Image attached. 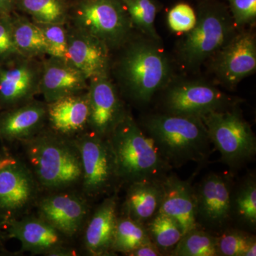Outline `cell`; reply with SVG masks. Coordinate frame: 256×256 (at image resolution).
I'll use <instances>...</instances> for the list:
<instances>
[{
  "label": "cell",
  "instance_id": "obj_1",
  "mask_svg": "<svg viewBox=\"0 0 256 256\" xmlns=\"http://www.w3.org/2000/svg\"><path fill=\"white\" fill-rule=\"evenodd\" d=\"M154 42L132 36L112 54L111 78L121 96L138 104H149L171 78L169 60Z\"/></svg>",
  "mask_w": 256,
  "mask_h": 256
},
{
  "label": "cell",
  "instance_id": "obj_2",
  "mask_svg": "<svg viewBox=\"0 0 256 256\" xmlns=\"http://www.w3.org/2000/svg\"><path fill=\"white\" fill-rule=\"evenodd\" d=\"M18 144L42 193L80 190L82 161L75 140L46 127Z\"/></svg>",
  "mask_w": 256,
  "mask_h": 256
},
{
  "label": "cell",
  "instance_id": "obj_3",
  "mask_svg": "<svg viewBox=\"0 0 256 256\" xmlns=\"http://www.w3.org/2000/svg\"><path fill=\"white\" fill-rule=\"evenodd\" d=\"M108 139L122 188L138 182L163 181L173 170L130 112Z\"/></svg>",
  "mask_w": 256,
  "mask_h": 256
},
{
  "label": "cell",
  "instance_id": "obj_4",
  "mask_svg": "<svg viewBox=\"0 0 256 256\" xmlns=\"http://www.w3.org/2000/svg\"><path fill=\"white\" fill-rule=\"evenodd\" d=\"M142 127L173 169L210 158L212 144L200 118L164 112L146 118Z\"/></svg>",
  "mask_w": 256,
  "mask_h": 256
},
{
  "label": "cell",
  "instance_id": "obj_5",
  "mask_svg": "<svg viewBox=\"0 0 256 256\" xmlns=\"http://www.w3.org/2000/svg\"><path fill=\"white\" fill-rule=\"evenodd\" d=\"M66 24L95 37L112 53L132 38L134 28L121 0H75Z\"/></svg>",
  "mask_w": 256,
  "mask_h": 256
},
{
  "label": "cell",
  "instance_id": "obj_6",
  "mask_svg": "<svg viewBox=\"0 0 256 256\" xmlns=\"http://www.w3.org/2000/svg\"><path fill=\"white\" fill-rule=\"evenodd\" d=\"M22 154L0 148V220L5 224L32 213L42 195Z\"/></svg>",
  "mask_w": 256,
  "mask_h": 256
},
{
  "label": "cell",
  "instance_id": "obj_7",
  "mask_svg": "<svg viewBox=\"0 0 256 256\" xmlns=\"http://www.w3.org/2000/svg\"><path fill=\"white\" fill-rule=\"evenodd\" d=\"M74 140L82 161L80 192L92 203L118 192L122 185L108 138L88 130Z\"/></svg>",
  "mask_w": 256,
  "mask_h": 256
},
{
  "label": "cell",
  "instance_id": "obj_8",
  "mask_svg": "<svg viewBox=\"0 0 256 256\" xmlns=\"http://www.w3.org/2000/svg\"><path fill=\"white\" fill-rule=\"evenodd\" d=\"M201 119L210 142L220 152L222 162L230 169H240L254 159L256 136L236 108L212 112Z\"/></svg>",
  "mask_w": 256,
  "mask_h": 256
},
{
  "label": "cell",
  "instance_id": "obj_9",
  "mask_svg": "<svg viewBox=\"0 0 256 256\" xmlns=\"http://www.w3.org/2000/svg\"><path fill=\"white\" fill-rule=\"evenodd\" d=\"M233 20L220 6H204L193 30L186 33L180 47L184 64L196 68L214 56L236 34Z\"/></svg>",
  "mask_w": 256,
  "mask_h": 256
},
{
  "label": "cell",
  "instance_id": "obj_10",
  "mask_svg": "<svg viewBox=\"0 0 256 256\" xmlns=\"http://www.w3.org/2000/svg\"><path fill=\"white\" fill-rule=\"evenodd\" d=\"M92 204L80 190H65L42 194L35 210L38 216L74 240L82 234Z\"/></svg>",
  "mask_w": 256,
  "mask_h": 256
},
{
  "label": "cell",
  "instance_id": "obj_11",
  "mask_svg": "<svg viewBox=\"0 0 256 256\" xmlns=\"http://www.w3.org/2000/svg\"><path fill=\"white\" fill-rule=\"evenodd\" d=\"M8 238L21 242L20 252L33 256H74L78 255L72 246L73 240L32 213L5 224Z\"/></svg>",
  "mask_w": 256,
  "mask_h": 256
},
{
  "label": "cell",
  "instance_id": "obj_12",
  "mask_svg": "<svg viewBox=\"0 0 256 256\" xmlns=\"http://www.w3.org/2000/svg\"><path fill=\"white\" fill-rule=\"evenodd\" d=\"M234 185L230 178L210 173L194 186L200 228L218 236L232 227L230 202Z\"/></svg>",
  "mask_w": 256,
  "mask_h": 256
},
{
  "label": "cell",
  "instance_id": "obj_13",
  "mask_svg": "<svg viewBox=\"0 0 256 256\" xmlns=\"http://www.w3.org/2000/svg\"><path fill=\"white\" fill-rule=\"evenodd\" d=\"M233 100L217 88L206 82H181L165 94V114L201 118L233 108Z\"/></svg>",
  "mask_w": 256,
  "mask_h": 256
},
{
  "label": "cell",
  "instance_id": "obj_14",
  "mask_svg": "<svg viewBox=\"0 0 256 256\" xmlns=\"http://www.w3.org/2000/svg\"><path fill=\"white\" fill-rule=\"evenodd\" d=\"M42 60L22 56L0 65V111L28 104L40 95Z\"/></svg>",
  "mask_w": 256,
  "mask_h": 256
},
{
  "label": "cell",
  "instance_id": "obj_15",
  "mask_svg": "<svg viewBox=\"0 0 256 256\" xmlns=\"http://www.w3.org/2000/svg\"><path fill=\"white\" fill-rule=\"evenodd\" d=\"M88 130L108 138L129 112L110 75L89 79Z\"/></svg>",
  "mask_w": 256,
  "mask_h": 256
},
{
  "label": "cell",
  "instance_id": "obj_16",
  "mask_svg": "<svg viewBox=\"0 0 256 256\" xmlns=\"http://www.w3.org/2000/svg\"><path fill=\"white\" fill-rule=\"evenodd\" d=\"M214 58V72L220 82L236 86L256 72L255 34L250 32L236 33Z\"/></svg>",
  "mask_w": 256,
  "mask_h": 256
},
{
  "label": "cell",
  "instance_id": "obj_17",
  "mask_svg": "<svg viewBox=\"0 0 256 256\" xmlns=\"http://www.w3.org/2000/svg\"><path fill=\"white\" fill-rule=\"evenodd\" d=\"M119 192L92 208L82 230V249L88 256H111L120 214Z\"/></svg>",
  "mask_w": 256,
  "mask_h": 256
},
{
  "label": "cell",
  "instance_id": "obj_18",
  "mask_svg": "<svg viewBox=\"0 0 256 256\" xmlns=\"http://www.w3.org/2000/svg\"><path fill=\"white\" fill-rule=\"evenodd\" d=\"M89 79L67 58L47 56L42 60L40 95L46 104L87 92Z\"/></svg>",
  "mask_w": 256,
  "mask_h": 256
},
{
  "label": "cell",
  "instance_id": "obj_19",
  "mask_svg": "<svg viewBox=\"0 0 256 256\" xmlns=\"http://www.w3.org/2000/svg\"><path fill=\"white\" fill-rule=\"evenodd\" d=\"M66 25L68 36L67 60L88 79L110 75L112 53L108 47L95 37Z\"/></svg>",
  "mask_w": 256,
  "mask_h": 256
},
{
  "label": "cell",
  "instance_id": "obj_20",
  "mask_svg": "<svg viewBox=\"0 0 256 256\" xmlns=\"http://www.w3.org/2000/svg\"><path fill=\"white\" fill-rule=\"evenodd\" d=\"M44 101L34 100L24 105L0 111V142L20 144L36 136L46 127Z\"/></svg>",
  "mask_w": 256,
  "mask_h": 256
},
{
  "label": "cell",
  "instance_id": "obj_21",
  "mask_svg": "<svg viewBox=\"0 0 256 256\" xmlns=\"http://www.w3.org/2000/svg\"><path fill=\"white\" fill-rule=\"evenodd\" d=\"M46 127L56 134L74 139L88 130V90L46 104Z\"/></svg>",
  "mask_w": 256,
  "mask_h": 256
},
{
  "label": "cell",
  "instance_id": "obj_22",
  "mask_svg": "<svg viewBox=\"0 0 256 256\" xmlns=\"http://www.w3.org/2000/svg\"><path fill=\"white\" fill-rule=\"evenodd\" d=\"M163 198L160 212L173 218L183 234L198 228L194 186L188 181L170 174L163 180Z\"/></svg>",
  "mask_w": 256,
  "mask_h": 256
},
{
  "label": "cell",
  "instance_id": "obj_23",
  "mask_svg": "<svg viewBox=\"0 0 256 256\" xmlns=\"http://www.w3.org/2000/svg\"><path fill=\"white\" fill-rule=\"evenodd\" d=\"M162 182H138L126 186L120 213L146 225L159 212L163 198Z\"/></svg>",
  "mask_w": 256,
  "mask_h": 256
},
{
  "label": "cell",
  "instance_id": "obj_24",
  "mask_svg": "<svg viewBox=\"0 0 256 256\" xmlns=\"http://www.w3.org/2000/svg\"><path fill=\"white\" fill-rule=\"evenodd\" d=\"M232 226L246 232L256 230V178L246 175L234 185L230 202Z\"/></svg>",
  "mask_w": 256,
  "mask_h": 256
},
{
  "label": "cell",
  "instance_id": "obj_25",
  "mask_svg": "<svg viewBox=\"0 0 256 256\" xmlns=\"http://www.w3.org/2000/svg\"><path fill=\"white\" fill-rule=\"evenodd\" d=\"M11 16L13 40L18 54L32 60H44L48 56V48L38 25L18 12Z\"/></svg>",
  "mask_w": 256,
  "mask_h": 256
},
{
  "label": "cell",
  "instance_id": "obj_26",
  "mask_svg": "<svg viewBox=\"0 0 256 256\" xmlns=\"http://www.w3.org/2000/svg\"><path fill=\"white\" fill-rule=\"evenodd\" d=\"M70 5V0H18L16 12L36 24H66Z\"/></svg>",
  "mask_w": 256,
  "mask_h": 256
},
{
  "label": "cell",
  "instance_id": "obj_27",
  "mask_svg": "<svg viewBox=\"0 0 256 256\" xmlns=\"http://www.w3.org/2000/svg\"><path fill=\"white\" fill-rule=\"evenodd\" d=\"M144 226L151 242L163 256H170L184 236L178 224L160 210Z\"/></svg>",
  "mask_w": 256,
  "mask_h": 256
},
{
  "label": "cell",
  "instance_id": "obj_28",
  "mask_svg": "<svg viewBox=\"0 0 256 256\" xmlns=\"http://www.w3.org/2000/svg\"><path fill=\"white\" fill-rule=\"evenodd\" d=\"M150 242L144 224L120 213L112 245L114 256H128L134 249Z\"/></svg>",
  "mask_w": 256,
  "mask_h": 256
},
{
  "label": "cell",
  "instance_id": "obj_29",
  "mask_svg": "<svg viewBox=\"0 0 256 256\" xmlns=\"http://www.w3.org/2000/svg\"><path fill=\"white\" fill-rule=\"evenodd\" d=\"M172 256H218L217 236L202 228L192 229L183 236Z\"/></svg>",
  "mask_w": 256,
  "mask_h": 256
},
{
  "label": "cell",
  "instance_id": "obj_30",
  "mask_svg": "<svg viewBox=\"0 0 256 256\" xmlns=\"http://www.w3.org/2000/svg\"><path fill=\"white\" fill-rule=\"evenodd\" d=\"M127 11L133 28H138L150 40H160L156 32V20L158 6L154 0H121Z\"/></svg>",
  "mask_w": 256,
  "mask_h": 256
},
{
  "label": "cell",
  "instance_id": "obj_31",
  "mask_svg": "<svg viewBox=\"0 0 256 256\" xmlns=\"http://www.w3.org/2000/svg\"><path fill=\"white\" fill-rule=\"evenodd\" d=\"M218 256H256V236L230 227L217 236Z\"/></svg>",
  "mask_w": 256,
  "mask_h": 256
},
{
  "label": "cell",
  "instance_id": "obj_32",
  "mask_svg": "<svg viewBox=\"0 0 256 256\" xmlns=\"http://www.w3.org/2000/svg\"><path fill=\"white\" fill-rule=\"evenodd\" d=\"M40 28L48 48V56L67 58L68 36L66 25L60 24H36Z\"/></svg>",
  "mask_w": 256,
  "mask_h": 256
},
{
  "label": "cell",
  "instance_id": "obj_33",
  "mask_svg": "<svg viewBox=\"0 0 256 256\" xmlns=\"http://www.w3.org/2000/svg\"><path fill=\"white\" fill-rule=\"evenodd\" d=\"M168 25L176 33H188L193 30L197 22V14L191 6L180 3L168 13Z\"/></svg>",
  "mask_w": 256,
  "mask_h": 256
},
{
  "label": "cell",
  "instance_id": "obj_34",
  "mask_svg": "<svg viewBox=\"0 0 256 256\" xmlns=\"http://www.w3.org/2000/svg\"><path fill=\"white\" fill-rule=\"evenodd\" d=\"M21 56L14 45L11 15L0 18V65Z\"/></svg>",
  "mask_w": 256,
  "mask_h": 256
},
{
  "label": "cell",
  "instance_id": "obj_35",
  "mask_svg": "<svg viewBox=\"0 0 256 256\" xmlns=\"http://www.w3.org/2000/svg\"><path fill=\"white\" fill-rule=\"evenodd\" d=\"M234 24L238 28L252 25L256 20V0H227Z\"/></svg>",
  "mask_w": 256,
  "mask_h": 256
},
{
  "label": "cell",
  "instance_id": "obj_36",
  "mask_svg": "<svg viewBox=\"0 0 256 256\" xmlns=\"http://www.w3.org/2000/svg\"><path fill=\"white\" fill-rule=\"evenodd\" d=\"M163 254L153 242H148L134 249L128 256H162Z\"/></svg>",
  "mask_w": 256,
  "mask_h": 256
},
{
  "label": "cell",
  "instance_id": "obj_37",
  "mask_svg": "<svg viewBox=\"0 0 256 256\" xmlns=\"http://www.w3.org/2000/svg\"><path fill=\"white\" fill-rule=\"evenodd\" d=\"M18 0H0V18L11 15L16 11Z\"/></svg>",
  "mask_w": 256,
  "mask_h": 256
},
{
  "label": "cell",
  "instance_id": "obj_38",
  "mask_svg": "<svg viewBox=\"0 0 256 256\" xmlns=\"http://www.w3.org/2000/svg\"><path fill=\"white\" fill-rule=\"evenodd\" d=\"M5 222L0 220V256H12L13 254L6 250L5 244L9 239L6 235Z\"/></svg>",
  "mask_w": 256,
  "mask_h": 256
}]
</instances>
